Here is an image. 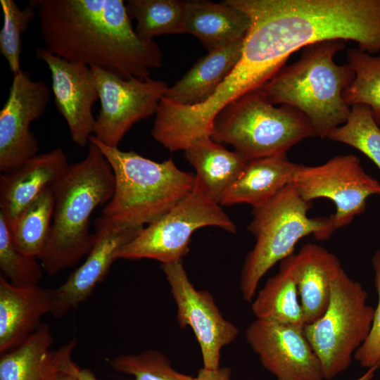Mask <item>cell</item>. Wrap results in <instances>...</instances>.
<instances>
[{
    "label": "cell",
    "instance_id": "obj_14",
    "mask_svg": "<svg viewBox=\"0 0 380 380\" xmlns=\"http://www.w3.org/2000/svg\"><path fill=\"white\" fill-rule=\"evenodd\" d=\"M246 338L262 365L277 380H323L321 362L303 328L256 319Z\"/></svg>",
    "mask_w": 380,
    "mask_h": 380
},
{
    "label": "cell",
    "instance_id": "obj_4",
    "mask_svg": "<svg viewBox=\"0 0 380 380\" xmlns=\"http://www.w3.org/2000/svg\"><path fill=\"white\" fill-rule=\"evenodd\" d=\"M92 141L110 164L115 178L112 198L95 224L111 229L141 228L168 212L194 188L195 175L172 158L159 163L133 151H122Z\"/></svg>",
    "mask_w": 380,
    "mask_h": 380
},
{
    "label": "cell",
    "instance_id": "obj_30",
    "mask_svg": "<svg viewBox=\"0 0 380 380\" xmlns=\"http://www.w3.org/2000/svg\"><path fill=\"white\" fill-rule=\"evenodd\" d=\"M4 23L0 31V53L6 60L13 75L20 70L22 35L37 15V4L32 0L20 8L13 0H0Z\"/></svg>",
    "mask_w": 380,
    "mask_h": 380
},
{
    "label": "cell",
    "instance_id": "obj_10",
    "mask_svg": "<svg viewBox=\"0 0 380 380\" xmlns=\"http://www.w3.org/2000/svg\"><path fill=\"white\" fill-rule=\"evenodd\" d=\"M293 184L306 202L327 198L334 203L336 211L329 217L334 230L362 213L369 196H380V183L365 172L353 154L336 156L319 165H302Z\"/></svg>",
    "mask_w": 380,
    "mask_h": 380
},
{
    "label": "cell",
    "instance_id": "obj_13",
    "mask_svg": "<svg viewBox=\"0 0 380 380\" xmlns=\"http://www.w3.org/2000/svg\"><path fill=\"white\" fill-rule=\"evenodd\" d=\"M50 89L28 72L13 75L8 99L0 110V171L13 170L37 155L39 142L30 130L42 116L50 100Z\"/></svg>",
    "mask_w": 380,
    "mask_h": 380
},
{
    "label": "cell",
    "instance_id": "obj_25",
    "mask_svg": "<svg viewBox=\"0 0 380 380\" xmlns=\"http://www.w3.org/2000/svg\"><path fill=\"white\" fill-rule=\"evenodd\" d=\"M298 296L293 276L280 262L279 272L267 281L252 303L251 309L256 319L303 328L304 316Z\"/></svg>",
    "mask_w": 380,
    "mask_h": 380
},
{
    "label": "cell",
    "instance_id": "obj_31",
    "mask_svg": "<svg viewBox=\"0 0 380 380\" xmlns=\"http://www.w3.org/2000/svg\"><path fill=\"white\" fill-rule=\"evenodd\" d=\"M108 362L115 371L131 375L134 380H194V376L175 369L167 356L154 349L121 354Z\"/></svg>",
    "mask_w": 380,
    "mask_h": 380
},
{
    "label": "cell",
    "instance_id": "obj_37",
    "mask_svg": "<svg viewBox=\"0 0 380 380\" xmlns=\"http://www.w3.org/2000/svg\"><path fill=\"white\" fill-rule=\"evenodd\" d=\"M380 368V366L376 365L368 369V371L362 376L355 380H371L374 376L376 371Z\"/></svg>",
    "mask_w": 380,
    "mask_h": 380
},
{
    "label": "cell",
    "instance_id": "obj_18",
    "mask_svg": "<svg viewBox=\"0 0 380 380\" xmlns=\"http://www.w3.org/2000/svg\"><path fill=\"white\" fill-rule=\"evenodd\" d=\"M69 165L65 152L58 147L1 173L0 212L8 223H11L44 189L60 179Z\"/></svg>",
    "mask_w": 380,
    "mask_h": 380
},
{
    "label": "cell",
    "instance_id": "obj_2",
    "mask_svg": "<svg viewBox=\"0 0 380 380\" xmlns=\"http://www.w3.org/2000/svg\"><path fill=\"white\" fill-rule=\"evenodd\" d=\"M245 13L247 34L278 72L289 57L325 40L353 41L380 52V0H226Z\"/></svg>",
    "mask_w": 380,
    "mask_h": 380
},
{
    "label": "cell",
    "instance_id": "obj_3",
    "mask_svg": "<svg viewBox=\"0 0 380 380\" xmlns=\"http://www.w3.org/2000/svg\"><path fill=\"white\" fill-rule=\"evenodd\" d=\"M87 146L85 158L70 165L51 186L53 219L46 245L38 258L49 275L75 265L87 255L94 243L91 215L113 194L115 178L110 164L92 141Z\"/></svg>",
    "mask_w": 380,
    "mask_h": 380
},
{
    "label": "cell",
    "instance_id": "obj_32",
    "mask_svg": "<svg viewBox=\"0 0 380 380\" xmlns=\"http://www.w3.org/2000/svg\"><path fill=\"white\" fill-rule=\"evenodd\" d=\"M0 269L3 276L17 286L38 284L43 269L37 258L27 255L16 248L7 220L1 212Z\"/></svg>",
    "mask_w": 380,
    "mask_h": 380
},
{
    "label": "cell",
    "instance_id": "obj_20",
    "mask_svg": "<svg viewBox=\"0 0 380 380\" xmlns=\"http://www.w3.org/2000/svg\"><path fill=\"white\" fill-rule=\"evenodd\" d=\"M53 337L47 324L16 348L1 354L0 380H52L56 373L72 362L77 341L51 349Z\"/></svg>",
    "mask_w": 380,
    "mask_h": 380
},
{
    "label": "cell",
    "instance_id": "obj_35",
    "mask_svg": "<svg viewBox=\"0 0 380 380\" xmlns=\"http://www.w3.org/2000/svg\"><path fill=\"white\" fill-rule=\"evenodd\" d=\"M79 367L72 361L65 367L58 370L52 380H79L76 371Z\"/></svg>",
    "mask_w": 380,
    "mask_h": 380
},
{
    "label": "cell",
    "instance_id": "obj_23",
    "mask_svg": "<svg viewBox=\"0 0 380 380\" xmlns=\"http://www.w3.org/2000/svg\"><path fill=\"white\" fill-rule=\"evenodd\" d=\"M244 39L209 51L200 58L164 97L182 106H192L209 99L239 61Z\"/></svg>",
    "mask_w": 380,
    "mask_h": 380
},
{
    "label": "cell",
    "instance_id": "obj_15",
    "mask_svg": "<svg viewBox=\"0 0 380 380\" xmlns=\"http://www.w3.org/2000/svg\"><path fill=\"white\" fill-rule=\"evenodd\" d=\"M36 57L48 66L56 106L69 128L73 142L88 145L94 134L95 118L92 109L99 93L90 67L58 57L44 47L36 50Z\"/></svg>",
    "mask_w": 380,
    "mask_h": 380
},
{
    "label": "cell",
    "instance_id": "obj_36",
    "mask_svg": "<svg viewBox=\"0 0 380 380\" xmlns=\"http://www.w3.org/2000/svg\"><path fill=\"white\" fill-rule=\"evenodd\" d=\"M76 374L79 380H99L89 369H80L78 367Z\"/></svg>",
    "mask_w": 380,
    "mask_h": 380
},
{
    "label": "cell",
    "instance_id": "obj_16",
    "mask_svg": "<svg viewBox=\"0 0 380 380\" xmlns=\"http://www.w3.org/2000/svg\"><path fill=\"white\" fill-rule=\"evenodd\" d=\"M94 243L84 262L57 288L53 289V309L56 318L66 315L85 301L116 260L115 254L143 228L111 229L95 224Z\"/></svg>",
    "mask_w": 380,
    "mask_h": 380
},
{
    "label": "cell",
    "instance_id": "obj_34",
    "mask_svg": "<svg viewBox=\"0 0 380 380\" xmlns=\"http://www.w3.org/2000/svg\"><path fill=\"white\" fill-rule=\"evenodd\" d=\"M194 380H232V369L229 367L208 369L202 367Z\"/></svg>",
    "mask_w": 380,
    "mask_h": 380
},
{
    "label": "cell",
    "instance_id": "obj_29",
    "mask_svg": "<svg viewBox=\"0 0 380 380\" xmlns=\"http://www.w3.org/2000/svg\"><path fill=\"white\" fill-rule=\"evenodd\" d=\"M327 138L357 149L380 170V127L369 106H351L346 122L331 132Z\"/></svg>",
    "mask_w": 380,
    "mask_h": 380
},
{
    "label": "cell",
    "instance_id": "obj_6",
    "mask_svg": "<svg viewBox=\"0 0 380 380\" xmlns=\"http://www.w3.org/2000/svg\"><path fill=\"white\" fill-rule=\"evenodd\" d=\"M311 202L301 198L293 182L265 203L253 208L248 230L255 238L241 273L243 298L251 301L262 277L277 262L293 255L296 244L308 235L324 241L335 231L329 217H309Z\"/></svg>",
    "mask_w": 380,
    "mask_h": 380
},
{
    "label": "cell",
    "instance_id": "obj_1",
    "mask_svg": "<svg viewBox=\"0 0 380 380\" xmlns=\"http://www.w3.org/2000/svg\"><path fill=\"white\" fill-rule=\"evenodd\" d=\"M44 49L123 79L150 78L163 64L154 40L141 38L122 0H35Z\"/></svg>",
    "mask_w": 380,
    "mask_h": 380
},
{
    "label": "cell",
    "instance_id": "obj_8",
    "mask_svg": "<svg viewBox=\"0 0 380 380\" xmlns=\"http://www.w3.org/2000/svg\"><path fill=\"white\" fill-rule=\"evenodd\" d=\"M367 292L343 268L333 279L329 304L324 314L303 327L318 357L324 379L345 371L353 355L370 331L374 308L367 304Z\"/></svg>",
    "mask_w": 380,
    "mask_h": 380
},
{
    "label": "cell",
    "instance_id": "obj_19",
    "mask_svg": "<svg viewBox=\"0 0 380 380\" xmlns=\"http://www.w3.org/2000/svg\"><path fill=\"white\" fill-rule=\"evenodd\" d=\"M281 262L296 280L305 325L315 322L329 304L333 279L342 268L339 260L322 246L308 243Z\"/></svg>",
    "mask_w": 380,
    "mask_h": 380
},
{
    "label": "cell",
    "instance_id": "obj_28",
    "mask_svg": "<svg viewBox=\"0 0 380 380\" xmlns=\"http://www.w3.org/2000/svg\"><path fill=\"white\" fill-rule=\"evenodd\" d=\"M346 59L355 78L344 91L343 99L350 107L356 104L369 106L380 127V56L359 49H348Z\"/></svg>",
    "mask_w": 380,
    "mask_h": 380
},
{
    "label": "cell",
    "instance_id": "obj_27",
    "mask_svg": "<svg viewBox=\"0 0 380 380\" xmlns=\"http://www.w3.org/2000/svg\"><path fill=\"white\" fill-rule=\"evenodd\" d=\"M126 8L135 31L144 39L183 33L184 1L179 0H127Z\"/></svg>",
    "mask_w": 380,
    "mask_h": 380
},
{
    "label": "cell",
    "instance_id": "obj_7",
    "mask_svg": "<svg viewBox=\"0 0 380 380\" xmlns=\"http://www.w3.org/2000/svg\"><path fill=\"white\" fill-rule=\"evenodd\" d=\"M317 137L308 118L287 106L275 107L260 88L239 97L216 117L211 139L247 160L286 156L302 140Z\"/></svg>",
    "mask_w": 380,
    "mask_h": 380
},
{
    "label": "cell",
    "instance_id": "obj_22",
    "mask_svg": "<svg viewBox=\"0 0 380 380\" xmlns=\"http://www.w3.org/2000/svg\"><path fill=\"white\" fill-rule=\"evenodd\" d=\"M302 165L286 156L248 160L236 180L222 196L220 205L246 203L259 206L293 182Z\"/></svg>",
    "mask_w": 380,
    "mask_h": 380
},
{
    "label": "cell",
    "instance_id": "obj_26",
    "mask_svg": "<svg viewBox=\"0 0 380 380\" xmlns=\"http://www.w3.org/2000/svg\"><path fill=\"white\" fill-rule=\"evenodd\" d=\"M53 209L54 195L51 186L8 223L13 241L20 251L37 258L40 256L49 236Z\"/></svg>",
    "mask_w": 380,
    "mask_h": 380
},
{
    "label": "cell",
    "instance_id": "obj_11",
    "mask_svg": "<svg viewBox=\"0 0 380 380\" xmlns=\"http://www.w3.org/2000/svg\"><path fill=\"white\" fill-rule=\"evenodd\" d=\"M101 108L95 118L94 137L110 147H118L130 128L156 114L167 89L165 81L123 79L91 67Z\"/></svg>",
    "mask_w": 380,
    "mask_h": 380
},
{
    "label": "cell",
    "instance_id": "obj_21",
    "mask_svg": "<svg viewBox=\"0 0 380 380\" xmlns=\"http://www.w3.org/2000/svg\"><path fill=\"white\" fill-rule=\"evenodd\" d=\"M250 25L248 15L226 1H184L182 32L195 36L208 51L243 40Z\"/></svg>",
    "mask_w": 380,
    "mask_h": 380
},
{
    "label": "cell",
    "instance_id": "obj_24",
    "mask_svg": "<svg viewBox=\"0 0 380 380\" xmlns=\"http://www.w3.org/2000/svg\"><path fill=\"white\" fill-rule=\"evenodd\" d=\"M184 155L196 170L195 184L219 204L248 160L236 151H229L210 137L194 141L184 150Z\"/></svg>",
    "mask_w": 380,
    "mask_h": 380
},
{
    "label": "cell",
    "instance_id": "obj_33",
    "mask_svg": "<svg viewBox=\"0 0 380 380\" xmlns=\"http://www.w3.org/2000/svg\"><path fill=\"white\" fill-rule=\"evenodd\" d=\"M374 270V285L378 294V304L374 309L372 327L368 336L354 354L360 365L366 368L380 366V249L372 258Z\"/></svg>",
    "mask_w": 380,
    "mask_h": 380
},
{
    "label": "cell",
    "instance_id": "obj_5",
    "mask_svg": "<svg viewBox=\"0 0 380 380\" xmlns=\"http://www.w3.org/2000/svg\"><path fill=\"white\" fill-rule=\"evenodd\" d=\"M345 46L346 41L331 39L304 47L298 61L281 68L260 89L273 105L300 110L316 136L327 138L346 122L350 112L343 95L355 72L348 63L338 65L334 60Z\"/></svg>",
    "mask_w": 380,
    "mask_h": 380
},
{
    "label": "cell",
    "instance_id": "obj_12",
    "mask_svg": "<svg viewBox=\"0 0 380 380\" xmlns=\"http://www.w3.org/2000/svg\"><path fill=\"white\" fill-rule=\"evenodd\" d=\"M160 267L176 303L178 324L193 330L200 346L203 367L219 368L221 350L237 338L238 328L223 317L211 293L194 287L182 261Z\"/></svg>",
    "mask_w": 380,
    "mask_h": 380
},
{
    "label": "cell",
    "instance_id": "obj_17",
    "mask_svg": "<svg viewBox=\"0 0 380 380\" xmlns=\"http://www.w3.org/2000/svg\"><path fill=\"white\" fill-rule=\"evenodd\" d=\"M53 289L17 286L0 276V354L21 345L53 309Z\"/></svg>",
    "mask_w": 380,
    "mask_h": 380
},
{
    "label": "cell",
    "instance_id": "obj_9",
    "mask_svg": "<svg viewBox=\"0 0 380 380\" xmlns=\"http://www.w3.org/2000/svg\"><path fill=\"white\" fill-rule=\"evenodd\" d=\"M208 226L236 232V226L222 205L195 184L186 196L120 248L115 259L148 258L161 264L180 262L189 251L193 233Z\"/></svg>",
    "mask_w": 380,
    "mask_h": 380
}]
</instances>
